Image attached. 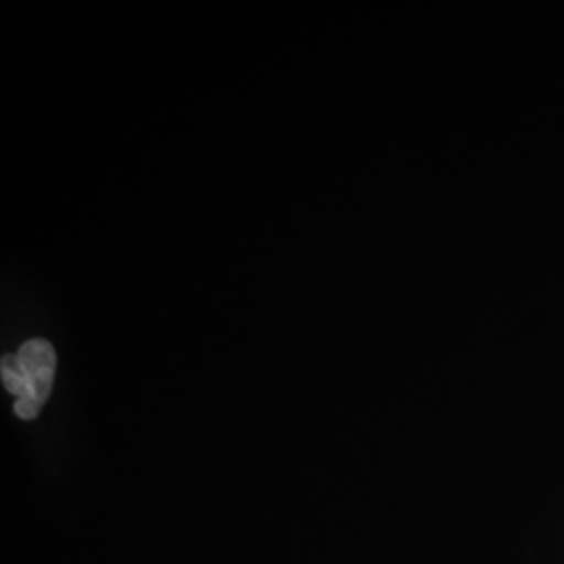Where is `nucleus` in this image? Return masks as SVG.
I'll return each instance as SVG.
<instances>
[{
    "label": "nucleus",
    "mask_w": 564,
    "mask_h": 564,
    "mask_svg": "<svg viewBox=\"0 0 564 564\" xmlns=\"http://www.w3.org/2000/svg\"><path fill=\"white\" fill-rule=\"evenodd\" d=\"M18 358L30 383V395L25 400H15V414L23 421H32L39 416L42 405L51 395L57 356L51 343L44 339H32L21 345Z\"/></svg>",
    "instance_id": "1"
},
{
    "label": "nucleus",
    "mask_w": 564,
    "mask_h": 564,
    "mask_svg": "<svg viewBox=\"0 0 564 564\" xmlns=\"http://www.w3.org/2000/svg\"><path fill=\"white\" fill-rule=\"evenodd\" d=\"M0 375H2L4 389H7L11 395H15V400H25V398L30 395V383H28V377H25V372H23V366H21L18 354L2 356Z\"/></svg>",
    "instance_id": "2"
}]
</instances>
